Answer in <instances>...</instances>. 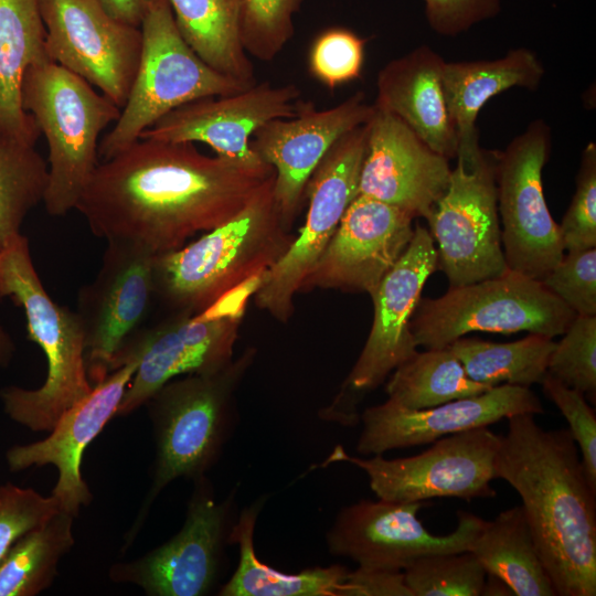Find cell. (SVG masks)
Listing matches in <instances>:
<instances>
[{"label":"cell","instance_id":"obj_35","mask_svg":"<svg viewBox=\"0 0 596 596\" xmlns=\"http://www.w3.org/2000/svg\"><path fill=\"white\" fill-rule=\"evenodd\" d=\"M403 573L412 596H480L487 576L470 551L424 555Z\"/></svg>","mask_w":596,"mask_h":596},{"label":"cell","instance_id":"obj_40","mask_svg":"<svg viewBox=\"0 0 596 596\" xmlns=\"http://www.w3.org/2000/svg\"><path fill=\"white\" fill-rule=\"evenodd\" d=\"M60 511L52 494L9 482L0 486V564L18 540Z\"/></svg>","mask_w":596,"mask_h":596},{"label":"cell","instance_id":"obj_9","mask_svg":"<svg viewBox=\"0 0 596 596\" xmlns=\"http://www.w3.org/2000/svg\"><path fill=\"white\" fill-rule=\"evenodd\" d=\"M437 269V249L427 228L416 223L413 237L394 266L370 295L373 322L365 344L339 394L319 412L342 426L360 422L356 406L391 372L417 352L411 320L426 280Z\"/></svg>","mask_w":596,"mask_h":596},{"label":"cell","instance_id":"obj_5","mask_svg":"<svg viewBox=\"0 0 596 596\" xmlns=\"http://www.w3.org/2000/svg\"><path fill=\"white\" fill-rule=\"evenodd\" d=\"M254 358L248 349L220 370L174 377L146 402L156 446L152 482L125 549L170 482L194 480L216 464L234 425V393Z\"/></svg>","mask_w":596,"mask_h":596},{"label":"cell","instance_id":"obj_26","mask_svg":"<svg viewBox=\"0 0 596 596\" xmlns=\"http://www.w3.org/2000/svg\"><path fill=\"white\" fill-rule=\"evenodd\" d=\"M544 67L526 47L510 50L494 60L446 62L441 84L447 110L457 134L458 152L480 148L477 117L493 96L513 87L534 91L544 76Z\"/></svg>","mask_w":596,"mask_h":596},{"label":"cell","instance_id":"obj_20","mask_svg":"<svg viewBox=\"0 0 596 596\" xmlns=\"http://www.w3.org/2000/svg\"><path fill=\"white\" fill-rule=\"evenodd\" d=\"M373 111L360 91L328 109L300 100L294 117L273 119L254 132L251 147L275 170V200L289 228L308 180L327 151L341 136L368 123Z\"/></svg>","mask_w":596,"mask_h":596},{"label":"cell","instance_id":"obj_30","mask_svg":"<svg viewBox=\"0 0 596 596\" xmlns=\"http://www.w3.org/2000/svg\"><path fill=\"white\" fill-rule=\"evenodd\" d=\"M185 43L210 67L248 86L257 81L241 41L243 0H168Z\"/></svg>","mask_w":596,"mask_h":596},{"label":"cell","instance_id":"obj_38","mask_svg":"<svg viewBox=\"0 0 596 596\" xmlns=\"http://www.w3.org/2000/svg\"><path fill=\"white\" fill-rule=\"evenodd\" d=\"M365 40L343 28L320 33L309 53V72L320 83L333 89L361 75Z\"/></svg>","mask_w":596,"mask_h":596},{"label":"cell","instance_id":"obj_3","mask_svg":"<svg viewBox=\"0 0 596 596\" xmlns=\"http://www.w3.org/2000/svg\"><path fill=\"white\" fill-rule=\"evenodd\" d=\"M275 173L231 220L187 246L153 258L155 296L199 315L274 266L295 236L274 194Z\"/></svg>","mask_w":596,"mask_h":596},{"label":"cell","instance_id":"obj_47","mask_svg":"<svg viewBox=\"0 0 596 596\" xmlns=\"http://www.w3.org/2000/svg\"><path fill=\"white\" fill-rule=\"evenodd\" d=\"M15 352L14 343L8 332L0 324V368L7 366Z\"/></svg>","mask_w":596,"mask_h":596},{"label":"cell","instance_id":"obj_45","mask_svg":"<svg viewBox=\"0 0 596 596\" xmlns=\"http://www.w3.org/2000/svg\"><path fill=\"white\" fill-rule=\"evenodd\" d=\"M100 2L118 21L140 28L150 0H100Z\"/></svg>","mask_w":596,"mask_h":596},{"label":"cell","instance_id":"obj_10","mask_svg":"<svg viewBox=\"0 0 596 596\" xmlns=\"http://www.w3.org/2000/svg\"><path fill=\"white\" fill-rule=\"evenodd\" d=\"M244 302L234 306L231 296L199 315L173 311L153 326H141L113 363L114 371L129 360L137 361L116 416L131 414L174 377L213 372L227 365L233 360Z\"/></svg>","mask_w":596,"mask_h":596},{"label":"cell","instance_id":"obj_46","mask_svg":"<svg viewBox=\"0 0 596 596\" xmlns=\"http://www.w3.org/2000/svg\"><path fill=\"white\" fill-rule=\"evenodd\" d=\"M481 595L511 596L514 594L512 589L501 578L494 575L487 574Z\"/></svg>","mask_w":596,"mask_h":596},{"label":"cell","instance_id":"obj_18","mask_svg":"<svg viewBox=\"0 0 596 596\" xmlns=\"http://www.w3.org/2000/svg\"><path fill=\"white\" fill-rule=\"evenodd\" d=\"M100 269L77 299L85 361L94 386L113 372L125 342L142 326L153 291L156 255L124 242H107Z\"/></svg>","mask_w":596,"mask_h":596},{"label":"cell","instance_id":"obj_33","mask_svg":"<svg viewBox=\"0 0 596 596\" xmlns=\"http://www.w3.org/2000/svg\"><path fill=\"white\" fill-rule=\"evenodd\" d=\"M490 389L471 380L446 347L417 351L394 370L385 392L387 400L401 407L423 409Z\"/></svg>","mask_w":596,"mask_h":596},{"label":"cell","instance_id":"obj_25","mask_svg":"<svg viewBox=\"0 0 596 596\" xmlns=\"http://www.w3.org/2000/svg\"><path fill=\"white\" fill-rule=\"evenodd\" d=\"M445 60L422 45L389 62L376 79V108L406 124L432 150L456 158L458 139L445 100L441 71Z\"/></svg>","mask_w":596,"mask_h":596},{"label":"cell","instance_id":"obj_2","mask_svg":"<svg viewBox=\"0 0 596 596\" xmlns=\"http://www.w3.org/2000/svg\"><path fill=\"white\" fill-rule=\"evenodd\" d=\"M534 416L507 418L497 478L520 496L556 596H595L596 489L568 428L546 430Z\"/></svg>","mask_w":596,"mask_h":596},{"label":"cell","instance_id":"obj_34","mask_svg":"<svg viewBox=\"0 0 596 596\" xmlns=\"http://www.w3.org/2000/svg\"><path fill=\"white\" fill-rule=\"evenodd\" d=\"M47 177V163L35 147L0 141V252L43 201Z\"/></svg>","mask_w":596,"mask_h":596},{"label":"cell","instance_id":"obj_31","mask_svg":"<svg viewBox=\"0 0 596 596\" xmlns=\"http://www.w3.org/2000/svg\"><path fill=\"white\" fill-rule=\"evenodd\" d=\"M553 338L539 333L505 343L461 337L447 348L462 364L467 375L480 384L530 387L541 384L555 348Z\"/></svg>","mask_w":596,"mask_h":596},{"label":"cell","instance_id":"obj_22","mask_svg":"<svg viewBox=\"0 0 596 596\" xmlns=\"http://www.w3.org/2000/svg\"><path fill=\"white\" fill-rule=\"evenodd\" d=\"M522 413L538 415L544 409L530 387L510 384L423 409H407L387 400L360 415L362 430L356 451L382 455L392 449L426 445Z\"/></svg>","mask_w":596,"mask_h":596},{"label":"cell","instance_id":"obj_16","mask_svg":"<svg viewBox=\"0 0 596 596\" xmlns=\"http://www.w3.org/2000/svg\"><path fill=\"white\" fill-rule=\"evenodd\" d=\"M50 60L123 108L141 52L140 28L115 19L100 0H38Z\"/></svg>","mask_w":596,"mask_h":596},{"label":"cell","instance_id":"obj_32","mask_svg":"<svg viewBox=\"0 0 596 596\" xmlns=\"http://www.w3.org/2000/svg\"><path fill=\"white\" fill-rule=\"evenodd\" d=\"M74 518L60 511L15 542L0 564V596H34L53 584L75 543Z\"/></svg>","mask_w":596,"mask_h":596},{"label":"cell","instance_id":"obj_15","mask_svg":"<svg viewBox=\"0 0 596 596\" xmlns=\"http://www.w3.org/2000/svg\"><path fill=\"white\" fill-rule=\"evenodd\" d=\"M193 482L181 530L143 556L111 565L108 576L113 582L137 585L149 596H202L211 592L228 543L235 493L219 501L206 475Z\"/></svg>","mask_w":596,"mask_h":596},{"label":"cell","instance_id":"obj_41","mask_svg":"<svg viewBox=\"0 0 596 596\" xmlns=\"http://www.w3.org/2000/svg\"><path fill=\"white\" fill-rule=\"evenodd\" d=\"M541 283L576 316H596V247L566 252Z\"/></svg>","mask_w":596,"mask_h":596},{"label":"cell","instance_id":"obj_24","mask_svg":"<svg viewBox=\"0 0 596 596\" xmlns=\"http://www.w3.org/2000/svg\"><path fill=\"white\" fill-rule=\"evenodd\" d=\"M137 369L129 360L95 384L92 392L65 411L50 435L28 445H15L7 451L11 471L53 465L58 472L52 490L61 507L74 517L93 500L81 468L86 447L116 416L124 393Z\"/></svg>","mask_w":596,"mask_h":596},{"label":"cell","instance_id":"obj_19","mask_svg":"<svg viewBox=\"0 0 596 596\" xmlns=\"http://www.w3.org/2000/svg\"><path fill=\"white\" fill-rule=\"evenodd\" d=\"M414 216L358 194L299 291L339 289L371 295L408 246Z\"/></svg>","mask_w":596,"mask_h":596},{"label":"cell","instance_id":"obj_13","mask_svg":"<svg viewBox=\"0 0 596 596\" xmlns=\"http://www.w3.org/2000/svg\"><path fill=\"white\" fill-rule=\"evenodd\" d=\"M550 149V128L536 119L502 152H496L498 214L507 267L540 281L565 254L543 193L542 171Z\"/></svg>","mask_w":596,"mask_h":596},{"label":"cell","instance_id":"obj_43","mask_svg":"<svg viewBox=\"0 0 596 596\" xmlns=\"http://www.w3.org/2000/svg\"><path fill=\"white\" fill-rule=\"evenodd\" d=\"M425 17L434 32L456 36L479 22L494 18L500 0H423Z\"/></svg>","mask_w":596,"mask_h":596},{"label":"cell","instance_id":"obj_12","mask_svg":"<svg viewBox=\"0 0 596 596\" xmlns=\"http://www.w3.org/2000/svg\"><path fill=\"white\" fill-rule=\"evenodd\" d=\"M501 435L479 427L437 439L427 450L402 458L350 456L337 446L321 466L349 462L363 470L379 499L425 502L434 498H493Z\"/></svg>","mask_w":596,"mask_h":596},{"label":"cell","instance_id":"obj_23","mask_svg":"<svg viewBox=\"0 0 596 596\" xmlns=\"http://www.w3.org/2000/svg\"><path fill=\"white\" fill-rule=\"evenodd\" d=\"M374 106V105H373ZM449 160L395 115L376 108L368 121L359 194L427 219L447 189Z\"/></svg>","mask_w":596,"mask_h":596},{"label":"cell","instance_id":"obj_37","mask_svg":"<svg viewBox=\"0 0 596 596\" xmlns=\"http://www.w3.org/2000/svg\"><path fill=\"white\" fill-rule=\"evenodd\" d=\"M551 353L547 373L595 404L596 316H575Z\"/></svg>","mask_w":596,"mask_h":596},{"label":"cell","instance_id":"obj_39","mask_svg":"<svg viewBox=\"0 0 596 596\" xmlns=\"http://www.w3.org/2000/svg\"><path fill=\"white\" fill-rule=\"evenodd\" d=\"M558 228L565 252L596 247L595 142H589L582 153L575 193Z\"/></svg>","mask_w":596,"mask_h":596},{"label":"cell","instance_id":"obj_4","mask_svg":"<svg viewBox=\"0 0 596 596\" xmlns=\"http://www.w3.org/2000/svg\"><path fill=\"white\" fill-rule=\"evenodd\" d=\"M0 298L24 310L28 338L46 358L44 383L36 390L3 387L6 414L33 432H50L62 414L93 390L85 361L84 332L78 315L46 292L19 234L0 252Z\"/></svg>","mask_w":596,"mask_h":596},{"label":"cell","instance_id":"obj_21","mask_svg":"<svg viewBox=\"0 0 596 596\" xmlns=\"http://www.w3.org/2000/svg\"><path fill=\"white\" fill-rule=\"evenodd\" d=\"M300 95L295 84L274 86L256 82L237 94L182 105L156 121L139 139L203 142L219 156L260 166L265 162L253 151L251 137L273 119L294 117Z\"/></svg>","mask_w":596,"mask_h":596},{"label":"cell","instance_id":"obj_6","mask_svg":"<svg viewBox=\"0 0 596 596\" xmlns=\"http://www.w3.org/2000/svg\"><path fill=\"white\" fill-rule=\"evenodd\" d=\"M21 103L33 116L49 147V177L43 202L53 216L76 207L98 162L100 132L121 108L81 76L50 61L29 66Z\"/></svg>","mask_w":596,"mask_h":596},{"label":"cell","instance_id":"obj_42","mask_svg":"<svg viewBox=\"0 0 596 596\" xmlns=\"http://www.w3.org/2000/svg\"><path fill=\"white\" fill-rule=\"evenodd\" d=\"M543 393L550 398L568 423L582 464L590 486L596 489V416L586 396L560 380L545 375L541 383Z\"/></svg>","mask_w":596,"mask_h":596},{"label":"cell","instance_id":"obj_28","mask_svg":"<svg viewBox=\"0 0 596 596\" xmlns=\"http://www.w3.org/2000/svg\"><path fill=\"white\" fill-rule=\"evenodd\" d=\"M265 503L259 498L246 507L232 524L228 544L240 547V562L220 596H348L349 571L339 564L311 567L288 574L260 562L254 549L257 517Z\"/></svg>","mask_w":596,"mask_h":596},{"label":"cell","instance_id":"obj_8","mask_svg":"<svg viewBox=\"0 0 596 596\" xmlns=\"http://www.w3.org/2000/svg\"><path fill=\"white\" fill-rule=\"evenodd\" d=\"M575 313L540 280L508 269L480 281L419 299L411 320L417 347L446 348L467 333L528 331L562 336Z\"/></svg>","mask_w":596,"mask_h":596},{"label":"cell","instance_id":"obj_7","mask_svg":"<svg viewBox=\"0 0 596 596\" xmlns=\"http://www.w3.org/2000/svg\"><path fill=\"white\" fill-rule=\"evenodd\" d=\"M140 30L138 68L119 118L98 145L102 161L139 140L145 130L182 105L251 87L213 70L194 53L177 28L168 0H150Z\"/></svg>","mask_w":596,"mask_h":596},{"label":"cell","instance_id":"obj_17","mask_svg":"<svg viewBox=\"0 0 596 596\" xmlns=\"http://www.w3.org/2000/svg\"><path fill=\"white\" fill-rule=\"evenodd\" d=\"M424 504L379 499L347 505L339 511L327 533L328 550L362 567L398 571L424 555L468 551L485 520L458 511L456 529L436 535L417 518Z\"/></svg>","mask_w":596,"mask_h":596},{"label":"cell","instance_id":"obj_1","mask_svg":"<svg viewBox=\"0 0 596 596\" xmlns=\"http://www.w3.org/2000/svg\"><path fill=\"white\" fill-rule=\"evenodd\" d=\"M273 173L193 142L139 139L99 162L75 209L96 236L159 255L231 220Z\"/></svg>","mask_w":596,"mask_h":596},{"label":"cell","instance_id":"obj_11","mask_svg":"<svg viewBox=\"0 0 596 596\" xmlns=\"http://www.w3.org/2000/svg\"><path fill=\"white\" fill-rule=\"evenodd\" d=\"M447 189L426 219L437 243V268L449 287L508 270L498 214L496 152L481 148L456 155Z\"/></svg>","mask_w":596,"mask_h":596},{"label":"cell","instance_id":"obj_36","mask_svg":"<svg viewBox=\"0 0 596 596\" xmlns=\"http://www.w3.org/2000/svg\"><path fill=\"white\" fill-rule=\"evenodd\" d=\"M305 0H243L241 41L245 52L264 62L274 60L291 40L294 15Z\"/></svg>","mask_w":596,"mask_h":596},{"label":"cell","instance_id":"obj_14","mask_svg":"<svg viewBox=\"0 0 596 596\" xmlns=\"http://www.w3.org/2000/svg\"><path fill=\"white\" fill-rule=\"evenodd\" d=\"M366 139L368 123L341 136L327 151L306 187L309 209L304 226L286 254L259 277L256 304L279 321L290 318L295 295L359 194Z\"/></svg>","mask_w":596,"mask_h":596},{"label":"cell","instance_id":"obj_29","mask_svg":"<svg viewBox=\"0 0 596 596\" xmlns=\"http://www.w3.org/2000/svg\"><path fill=\"white\" fill-rule=\"evenodd\" d=\"M468 551L487 574L501 578L514 596H555L522 505L485 521Z\"/></svg>","mask_w":596,"mask_h":596},{"label":"cell","instance_id":"obj_44","mask_svg":"<svg viewBox=\"0 0 596 596\" xmlns=\"http://www.w3.org/2000/svg\"><path fill=\"white\" fill-rule=\"evenodd\" d=\"M348 596H412L398 570L359 566L347 576Z\"/></svg>","mask_w":596,"mask_h":596},{"label":"cell","instance_id":"obj_27","mask_svg":"<svg viewBox=\"0 0 596 596\" xmlns=\"http://www.w3.org/2000/svg\"><path fill=\"white\" fill-rule=\"evenodd\" d=\"M38 0H0V141L35 147L41 132L21 103L25 70L50 62Z\"/></svg>","mask_w":596,"mask_h":596}]
</instances>
